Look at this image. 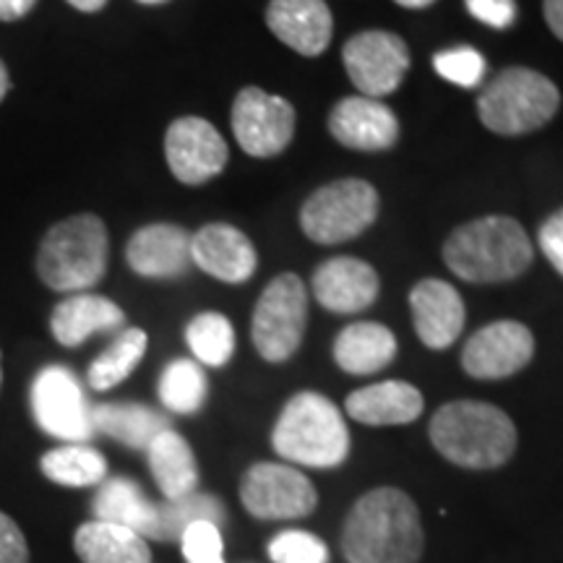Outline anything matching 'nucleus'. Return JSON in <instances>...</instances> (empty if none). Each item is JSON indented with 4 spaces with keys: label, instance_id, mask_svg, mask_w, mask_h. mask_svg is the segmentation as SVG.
Returning a JSON list of instances; mask_svg holds the SVG:
<instances>
[{
    "label": "nucleus",
    "instance_id": "nucleus-7",
    "mask_svg": "<svg viewBox=\"0 0 563 563\" xmlns=\"http://www.w3.org/2000/svg\"><path fill=\"white\" fill-rule=\"evenodd\" d=\"M376 188L361 178H344L308 196L300 209V224L313 243L334 245L368 230L376 222Z\"/></svg>",
    "mask_w": 563,
    "mask_h": 563
},
{
    "label": "nucleus",
    "instance_id": "nucleus-27",
    "mask_svg": "<svg viewBox=\"0 0 563 563\" xmlns=\"http://www.w3.org/2000/svg\"><path fill=\"white\" fill-rule=\"evenodd\" d=\"M95 431L108 433L110 439L125 443L131 449H150L159 433L170 431L165 415L150 410L144 405H100L91 407Z\"/></svg>",
    "mask_w": 563,
    "mask_h": 563
},
{
    "label": "nucleus",
    "instance_id": "nucleus-1",
    "mask_svg": "<svg viewBox=\"0 0 563 563\" xmlns=\"http://www.w3.org/2000/svg\"><path fill=\"white\" fill-rule=\"evenodd\" d=\"M350 563H418L422 525L418 506L397 488H378L352 506L342 530Z\"/></svg>",
    "mask_w": 563,
    "mask_h": 563
},
{
    "label": "nucleus",
    "instance_id": "nucleus-39",
    "mask_svg": "<svg viewBox=\"0 0 563 563\" xmlns=\"http://www.w3.org/2000/svg\"><path fill=\"white\" fill-rule=\"evenodd\" d=\"M37 0H0V21H19L34 9Z\"/></svg>",
    "mask_w": 563,
    "mask_h": 563
},
{
    "label": "nucleus",
    "instance_id": "nucleus-6",
    "mask_svg": "<svg viewBox=\"0 0 563 563\" xmlns=\"http://www.w3.org/2000/svg\"><path fill=\"white\" fill-rule=\"evenodd\" d=\"M559 87L532 68H506L485 84L477 112L485 129L501 136L538 131L559 112Z\"/></svg>",
    "mask_w": 563,
    "mask_h": 563
},
{
    "label": "nucleus",
    "instance_id": "nucleus-8",
    "mask_svg": "<svg viewBox=\"0 0 563 563\" xmlns=\"http://www.w3.org/2000/svg\"><path fill=\"white\" fill-rule=\"evenodd\" d=\"M308 319V292L298 274L272 279L256 302L251 336L258 355L269 363H285L300 347Z\"/></svg>",
    "mask_w": 563,
    "mask_h": 563
},
{
    "label": "nucleus",
    "instance_id": "nucleus-15",
    "mask_svg": "<svg viewBox=\"0 0 563 563\" xmlns=\"http://www.w3.org/2000/svg\"><path fill=\"white\" fill-rule=\"evenodd\" d=\"M191 262L214 279L241 285L253 277L258 256L241 230L224 222H211L191 235Z\"/></svg>",
    "mask_w": 563,
    "mask_h": 563
},
{
    "label": "nucleus",
    "instance_id": "nucleus-40",
    "mask_svg": "<svg viewBox=\"0 0 563 563\" xmlns=\"http://www.w3.org/2000/svg\"><path fill=\"white\" fill-rule=\"evenodd\" d=\"M543 16L551 32L563 42V0H543Z\"/></svg>",
    "mask_w": 563,
    "mask_h": 563
},
{
    "label": "nucleus",
    "instance_id": "nucleus-5",
    "mask_svg": "<svg viewBox=\"0 0 563 563\" xmlns=\"http://www.w3.org/2000/svg\"><path fill=\"white\" fill-rule=\"evenodd\" d=\"M279 456L306 467H336L347 460L350 431L332 399L316 391L295 394L274 426Z\"/></svg>",
    "mask_w": 563,
    "mask_h": 563
},
{
    "label": "nucleus",
    "instance_id": "nucleus-37",
    "mask_svg": "<svg viewBox=\"0 0 563 563\" xmlns=\"http://www.w3.org/2000/svg\"><path fill=\"white\" fill-rule=\"evenodd\" d=\"M30 548L11 517L0 511V563H26Z\"/></svg>",
    "mask_w": 563,
    "mask_h": 563
},
{
    "label": "nucleus",
    "instance_id": "nucleus-14",
    "mask_svg": "<svg viewBox=\"0 0 563 563\" xmlns=\"http://www.w3.org/2000/svg\"><path fill=\"white\" fill-rule=\"evenodd\" d=\"M532 332L519 321H496L470 336L462 368L473 378H506L532 361Z\"/></svg>",
    "mask_w": 563,
    "mask_h": 563
},
{
    "label": "nucleus",
    "instance_id": "nucleus-19",
    "mask_svg": "<svg viewBox=\"0 0 563 563\" xmlns=\"http://www.w3.org/2000/svg\"><path fill=\"white\" fill-rule=\"evenodd\" d=\"M313 295L332 313L365 311L378 295V274L361 258H329L313 272Z\"/></svg>",
    "mask_w": 563,
    "mask_h": 563
},
{
    "label": "nucleus",
    "instance_id": "nucleus-17",
    "mask_svg": "<svg viewBox=\"0 0 563 563\" xmlns=\"http://www.w3.org/2000/svg\"><path fill=\"white\" fill-rule=\"evenodd\" d=\"M410 311L415 332L431 350H446L454 344L467 319L460 292L441 279H422L412 287Z\"/></svg>",
    "mask_w": 563,
    "mask_h": 563
},
{
    "label": "nucleus",
    "instance_id": "nucleus-4",
    "mask_svg": "<svg viewBox=\"0 0 563 563\" xmlns=\"http://www.w3.org/2000/svg\"><path fill=\"white\" fill-rule=\"evenodd\" d=\"M108 253V228L100 217H68L42 238L37 274L55 292H84L104 277Z\"/></svg>",
    "mask_w": 563,
    "mask_h": 563
},
{
    "label": "nucleus",
    "instance_id": "nucleus-41",
    "mask_svg": "<svg viewBox=\"0 0 563 563\" xmlns=\"http://www.w3.org/2000/svg\"><path fill=\"white\" fill-rule=\"evenodd\" d=\"M68 3L84 13H97L104 9V3H108V0H68Z\"/></svg>",
    "mask_w": 563,
    "mask_h": 563
},
{
    "label": "nucleus",
    "instance_id": "nucleus-42",
    "mask_svg": "<svg viewBox=\"0 0 563 563\" xmlns=\"http://www.w3.org/2000/svg\"><path fill=\"white\" fill-rule=\"evenodd\" d=\"M11 89V79H9V70H5L3 60H0V102L5 100V95H9Z\"/></svg>",
    "mask_w": 563,
    "mask_h": 563
},
{
    "label": "nucleus",
    "instance_id": "nucleus-2",
    "mask_svg": "<svg viewBox=\"0 0 563 563\" xmlns=\"http://www.w3.org/2000/svg\"><path fill=\"white\" fill-rule=\"evenodd\" d=\"M443 262L464 282H509L532 264V243L511 217H483L449 235Z\"/></svg>",
    "mask_w": 563,
    "mask_h": 563
},
{
    "label": "nucleus",
    "instance_id": "nucleus-11",
    "mask_svg": "<svg viewBox=\"0 0 563 563\" xmlns=\"http://www.w3.org/2000/svg\"><path fill=\"white\" fill-rule=\"evenodd\" d=\"M350 81L363 97H386L399 89L410 68V51L394 32L371 30L355 34L342 51Z\"/></svg>",
    "mask_w": 563,
    "mask_h": 563
},
{
    "label": "nucleus",
    "instance_id": "nucleus-16",
    "mask_svg": "<svg viewBox=\"0 0 563 563\" xmlns=\"http://www.w3.org/2000/svg\"><path fill=\"white\" fill-rule=\"evenodd\" d=\"M329 131L347 150L382 152L397 144L399 121L384 102L347 97L329 115Z\"/></svg>",
    "mask_w": 563,
    "mask_h": 563
},
{
    "label": "nucleus",
    "instance_id": "nucleus-20",
    "mask_svg": "<svg viewBox=\"0 0 563 563\" xmlns=\"http://www.w3.org/2000/svg\"><path fill=\"white\" fill-rule=\"evenodd\" d=\"M272 34L295 53L321 55L332 42V11L323 0H272L266 9Z\"/></svg>",
    "mask_w": 563,
    "mask_h": 563
},
{
    "label": "nucleus",
    "instance_id": "nucleus-43",
    "mask_svg": "<svg viewBox=\"0 0 563 563\" xmlns=\"http://www.w3.org/2000/svg\"><path fill=\"white\" fill-rule=\"evenodd\" d=\"M394 3H399L402 9H428L435 0H394Z\"/></svg>",
    "mask_w": 563,
    "mask_h": 563
},
{
    "label": "nucleus",
    "instance_id": "nucleus-13",
    "mask_svg": "<svg viewBox=\"0 0 563 563\" xmlns=\"http://www.w3.org/2000/svg\"><path fill=\"white\" fill-rule=\"evenodd\" d=\"M165 157L175 178L201 186L228 165V144L209 121L196 115L178 118L165 133Z\"/></svg>",
    "mask_w": 563,
    "mask_h": 563
},
{
    "label": "nucleus",
    "instance_id": "nucleus-45",
    "mask_svg": "<svg viewBox=\"0 0 563 563\" xmlns=\"http://www.w3.org/2000/svg\"><path fill=\"white\" fill-rule=\"evenodd\" d=\"M0 384H3V371H0Z\"/></svg>",
    "mask_w": 563,
    "mask_h": 563
},
{
    "label": "nucleus",
    "instance_id": "nucleus-10",
    "mask_svg": "<svg viewBox=\"0 0 563 563\" xmlns=\"http://www.w3.org/2000/svg\"><path fill=\"white\" fill-rule=\"evenodd\" d=\"M232 131L251 157L266 159L285 150L295 133V108L285 97L245 87L232 104Z\"/></svg>",
    "mask_w": 563,
    "mask_h": 563
},
{
    "label": "nucleus",
    "instance_id": "nucleus-38",
    "mask_svg": "<svg viewBox=\"0 0 563 563\" xmlns=\"http://www.w3.org/2000/svg\"><path fill=\"white\" fill-rule=\"evenodd\" d=\"M540 249L548 256V262L555 266V272L563 274V209L540 228Z\"/></svg>",
    "mask_w": 563,
    "mask_h": 563
},
{
    "label": "nucleus",
    "instance_id": "nucleus-36",
    "mask_svg": "<svg viewBox=\"0 0 563 563\" xmlns=\"http://www.w3.org/2000/svg\"><path fill=\"white\" fill-rule=\"evenodd\" d=\"M467 11L493 30H509L517 19L514 0H467Z\"/></svg>",
    "mask_w": 563,
    "mask_h": 563
},
{
    "label": "nucleus",
    "instance_id": "nucleus-26",
    "mask_svg": "<svg viewBox=\"0 0 563 563\" xmlns=\"http://www.w3.org/2000/svg\"><path fill=\"white\" fill-rule=\"evenodd\" d=\"M146 454H150L154 481H157L159 490L165 493L167 501L191 496L196 483H199V467H196V456L183 435L175 431L159 433L150 443Z\"/></svg>",
    "mask_w": 563,
    "mask_h": 563
},
{
    "label": "nucleus",
    "instance_id": "nucleus-25",
    "mask_svg": "<svg viewBox=\"0 0 563 563\" xmlns=\"http://www.w3.org/2000/svg\"><path fill=\"white\" fill-rule=\"evenodd\" d=\"M74 545L84 563H152L150 545L139 532L100 519L79 527Z\"/></svg>",
    "mask_w": 563,
    "mask_h": 563
},
{
    "label": "nucleus",
    "instance_id": "nucleus-44",
    "mask_svg": "<svg viewBox=\"0 0 563 563\" xmlns=\"http://www.w3.org/2000/svg\"><path fill=\"white\" fill-rule=\"evenodd\" d=\"M139 3H146V5H157V3H165V0H139Z\"/></svg>",
    "mask_w": 563,
    "mask_h": 563
},
{
    "label": "nucleus",
    "instance_id": "nucleus-31",
    "mask_svg": "<svg viewBox=\"0 0 563 563\" xmlns=\"http://www.w3.org/2000/svg\"><path fill=\"white\" fill-rule=\"evenodd\" d=\"M159 399L178 415L199 412L207 399V376L194 361H173L159 378Z\"/></svg>",
    "mask_w": 563,
    "mask_h": 563
},
{
    "label": "nucleus",
    "instance_id": "nucleus-12",
    "mask_svg": "<svg viewBox=\"0 0 563 563\" xmlns=\"http://www.w3.org/2000/svg\"><path fill=\"white\" fill-rule=\"evenodd\" d=\"M243 506L256 519H298L316 509V488L306 475L285 464H253L241 483Z\"/></svg>",
    "mask_w": 563,
    "mask_h": 563
},
{
    "label": "nucleus",
    "instance_id": "nucleus-33",
    "mask_svg": "<svg viewBox=\"0 0 563 563\" xmlns=\"http://www.w3.org/2000/svg\"><path fill=\"white\" fill-rule=\"evenodd\" d=\"M433 68L441 79L456 87H477L485 76V58L475 47H452V51L435 53Z\"/></svg>",
    "mask_w": 563,
    "mask_h": 563
},
{
    "label": "nucleus",
    "instance_id": "nucleus-18",
    "mask_svg": "<svg viewBox=\"0 0 563 563\" xmlns=\"http://www.w3.org/2000/svg\"><path fill=\"white\" fill-rule=\"evenodd\" d=\"M131 269L141 277L170 279L180 277L191 266V235L178 224H146L133 232L125 249Z\"/></svg>",
    "mask_w": 563,
    "mask_h": 563
},
{
    "label": "nucleus",
    "instance_id": "nucleus-24",
    "mask_svg": "<svg viewBox=\"0 0 563 563\" xmlns=\"http://www.w3.org/2000/svg\"><path fill=\"white\" fill-rule=\"evenodd\" d=\"M95 514L100 522L129 527L141 538L157 534V504H152L129 477H112L102 483L95 498Z\"/></svg>",
    "mask_w": 563,
    "mask_h": 563
},
{
    "label": "nucleus",
    "instance_id": "nucleus-9",
    "mask_svg": "<svg viewBox=\"0 0 563 563\" xmlns=\"http://www.w3.org/2000/svg\"><path fill=\"white\" fill-rule=\"evenodd\" d=\"M34 420L55 439L81 443L95 435L91 407L84 397L79 378L63 365H51L32 384Z\"/></svg>",
    "mask_w": 563,
    "mask_h": 563
},
{
    "label": "nucleus",
    "instance_id": "nucleus-32",
    "mask_svg": "<svg viewBox=\"0 0 563 563\" xmlns=\"http://www.w3.org/2000/svg\"><path fill=\"white\" fill-rule=\"evenodd\" d=\"M188 347L203 365L222 368L235 352V332L222 313H199L186 329Z\"/></svg>",
    "mask_w": 563,
    "mask_h": 563
},
{
    "label": "nucleus",
    "instance_id": "nucleus-29",
    "mask_svg": "<svg viewBox=\"0 0 563 563\" xmlns=\"http://www.w3.org/2000/svg\"><path fill=\"white\" fill-rule=\"evenodd\" d=\"M146 332L141 329H125L108 350L89 365L87 382L95 391H108L131 376L146 352Z\"/></svg>",
    "mask_w": 563,
    "mask_h": 563
},
{
    "label": "nucleus",
    "instance_id": "nucleus-30",
    "mask_svg": "<svg viewBox=\"0 0 563 563\" xmlns=\"http://www.w3.org/2000/svg\"><path fill=\"white\" fill-rule=\"evenodd\" d=\"M224 519L222 504L207 493H191L178 501L157 506V534L154 540H180L183 532L196 522H211L220 527Z\"/></svg>",
    "mask_w": 563,
    "mask_h": 563
},
{
    "label": "nucleus",
    "instance_id": "nucleus-34",
    "mask_svg": "<svg viewBox=\"0 0 563 563\" xmlns=\"http://www.w3.org/2000/svg\"><path fill=\"white\" fill-rule=\"evenodd\" d=\"M269 555L274 563H329L327 545L302 530H287L272 538Z\"/></svg>",
    "mask_w": 563,
    "mask_h": 563
},
{
    "label": "nucleus",
    "instance_id": "nucleus-23",
    "mask_svg": "<svg viewBox=\"0 0 563 563\" xmlns=\"http://www.w3.org/2000/svg\"><path fill=\"white\" fill-rule=\"evenodd\" d=\"M397 355V340L384 323L361 321L342 329L334 342V361L352 376H368L386 368Z\"/></svg>",
    "mask_w": 563,
    "mask_h": 563
},
{
    "label": "nucleus",
    "instance_id": "nucleus-35",
    "mask_svg": "<svg viewBox=\"0 0 563 563\" xmlns=\"http://www.w3.org/2000/svg\"><path fill=\"white\" fill-rule=\"evenodd\" d=\"M183 555L188 563H224L220 527L211 522H196L183 532Z\"/></svg>",
    "mask_w": 563,
    "mask_h": 563
},
{
    "label": "nucleus",
    "instance_id": "nucleus-3",
    "mask_svg": "<svg viewBox=\"0 0 563 563\" xmlns=\"http://www.w3.org/2000/svg\"><path fill=\"white\" fill-rule=\"evenodd\" d=\"M431 441L449 462L470 470H493L511 460L517 428L509 415L485 402L443 405L431 420Z\"/></svg>",
    "mask_w": 563,
    "mask_h": 563
},
{
    "label": "nucleus",
    "instance_id": "nucleus-28",
    "mask_svg": "<svg viewBox=\"0 0 563 563\" xmlns=\"http://www.w3.org/2000/svg\"><path fill=\"white\" fill-rule=\"evenodd\" d=\"M42 473L53 483L68 485V488H87V485H100L108 475V462L97 449L84 446V443H70V446L53 449L42 456Z\"/></svg>",
    "mask_w": 563,
    "mask_h": 563
},
{
    "label": "nucleus",
    "instance_id": "nucleus-22",
    "mask_svg": "<svg viewBox=\"0 0 563 563\" xmlns=\"http://www.w3.org/2000/svg\"><path fill=\"white\" fill-rule=\"evenodd\" d=\"M344 410L365 426H405L422 412V394L405 382L373 384L352 391Z\"/></svg>",
    "mask_w": 563,
    "mask_h": 563
},
{
    "label": "nucleus",
    "instance_id": "nucleus-21",
    "mask_svg": "<svg viewBox=\"0 0 563 563\" xmlns=\"http://www.w3.org/2000/svg\"><path fill=\"white\" fill-rule=\"evenodd\" d=\"M123 323V311L110 298L79 292L55 306L51 329L63 347H79L91 334L115 332Z\"/></svg>",
    "mask_w": 563,
    "mask_h": 563
}]
</instances>
